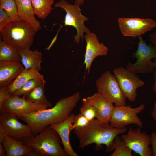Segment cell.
I'll list each match as a JSON object with an SVG mask.
<instances>
[{"mask_svg":"<svg viewBox=\"0 0 156 156\" xmlns=\"http://www.w3.org/2000/svg\"><path fill=\"white\" fill-rule=\"evenodd\" d=\"M81 98L76 92L71 96L62 98L52 108L18 117L31 128L33 136L36 135L48 126L62 122L67 118L77 106Z\"/></svg>","mask_w":156,"mask_h":156,"instance_id":"cell-1","label":"cell"},{"mask_svg":"<svg viewBox=\"0 0 156 156\" xmlns=\"http://www.w3.org/2000/svg\"><path fill=\"white\" fill-rule=\"evenodd\" d=\"M74 130L79 139L80 148L83 149L93 144L98 146L104 144L106 146V151L110 152L114 149L115 138L125 133L127 128H116L109 123H104L94 119L86 126Z\"/></svg>","mask_w":156,"mask_h":156,"instance_id":"cell-2","label":"cell"},{"mask_svg":"<svg viewBox=\"0 0 156 156\" xmlns=\"http://www.w3.org/2000/svg\"><path fill=\"white\" fill-rule=\"evenodd\" d=\"M21 140L38 156H68L61 146L59 136L49 125L37 135Z\"/></svg>","mask_w":156,"mask_h":156,"instance_id":"cell-3","label":"cell"},{"mask_svg":"<svg viewBox=\"0 0 156 156\" xmlns=\"http://www.w3.org/2000/svg\"><path fill=\"white\" fill-rule=\"evenodd\" d=\"M37 32L28 23L11 21L0 32L3 40L18 51L30 49Z\"/></svg>","mask_w":156,"mask_h":156,"instance_id":"cell-4","label":"cell"},{"mask_svg":"<svg viewBox=\"0 0 156 156\" xmlns=\"http://www.w3.org/2000/svg\"><path fill=\"white\" fill-rule=\"evenodd\" d=\"M97 92L116 105H126V98L114 75L109 71L103 73L96 81Z\"/></svg>","mask_w":156,"mask_h":156,"instance_id":"cell-5","label":"cell"},{"mask_svg":"<svg viewBox=\"0 0 156 156\" xmlns=\"http://www.w3.org/2000/svg\"><path fill=\"white\" fill-rule=\"evenodd\" d=\"M79 5L76 3L73 5L69 4L64 0H61L55 5V7L61 8L66 12L63 27L71 26L76 29L77 34L74 35V42H76L77 44L79 43L81 38L83 40L84 33L90 32L84 24V21L89 19L81 14Z\"/></svg>","mask_w":156,"mask_h":156,"instance_id":"cell-6","label":"cell"},{"mask_svg":"<svg viewBox=\"0 0 156 156\" xmlns=\"http://www.w3.org/2000/svg\"><path fill=\"white\" fill-rule=\"evenodd\" d=\"M145 107L143 104L135 108H132L130 105H116L112 112L109 124L112 127L118 129L125 128L131 124L142 128L143 124L138 114L143 111Z\"/></svg>","mask_w":156,"mask_h":156,"instance_id":"cell-7","label":"cell"},{"mask_svg":"<svg viewBox=\"0 0 156 156\" xmlns=\"http://www.w3.org/2000/svg\"><path fill=\"white\" fill-rule=\"evenodd\" d=\"M113 73L126 99L134 101L137 96V89L144 86V82L136 74L122 67L114 69Z\"/></svg>","mask_w":156,"mask_h":156,"instance_id":"cell-8","label":"cell"},{"mask_svg":"<svg viewBox=\"0 0 156 156\" xmlns=\"http://www.w3.org/2000/svg\"><path fill=\"white\" fill-rule=\"evenodd\" d=\"M118 21L120 31L125 36L138 37L156 27V21L149 18H119Z\"/></svg>","mask_w":156,"mask_h":156,"instance_id":"cell-9","label":"cell"},{"mask_svg":"<svg viewBox=\"0 0 156 156\" xmlns=\"http://www.w3.org/2000/svg\"><path fill=\"white\" fill-rule=\"evenodd\" d=\"M140 127L136 129L130 128L121 138L131 149L140 156H151L153 153L151 144V135L141 131Z\"/></svg>","mask_w":156,"mask_h":156,"instance_id":"cell-10","label":"cell"},{"mask_svg":"<svg viewBox=\"0 0 156 156\" xmlns=\"http://www.w3.org/2000/svg\"><path fill=\"white\" fill-rule=\"evenodd\" d=\"M18 119L4 111L0 112V125L7 135L21 140L34 136L30 126L21 123Z\"/></svg>","mask_w":156,"mask_h":156,"instance_id":"cell-11","label":"cell"},{"mask_svg":"<svg viewBox=\"0 0 156 156\" xmlns=\"http://www.w3.org/2000/svg\"><path fill=\"white\" fill-rule=\"evenodd\" d=\"M3 107L4 111L18 117L47 109L49 107L45 104L30 102L22 97L11 96L4 102Z\"/></svg>","mask_w":156,"mask_h":156,"instance_id":"cell-12","label":"cell"},{"mask_svg":"<svg viewBox=\"0 0 156 156\" xmlns=\"http://www.w3.org/2000/svg\"><path fill=\"white\" fill-rule=\"evenodd\" d=\"M84 37L86 45L84 63L88 74L94 59L98 56L106 55L108 49L103 43L99 42L96 35L93 32L86 33Z\"/></svg>","mask_w":156,"mask_h":156,"instance_id":"cell-13","label":"cell"},{"mask_svg":"<svg viewBox=\"0 0 156 156\" xmlns=\"http://www.w3.org/2000/svg\"><path fill=\"white\" fill-rule=\"evenodd\" d=\"M85 98L94 107L96 113V119L103 123H109L112 112L114 107L113 103L98 92Z\"/></svg>","mask_w":156,"mask_h":156,"instance_id":"cell-14","label":"cell"},{"mask_svg":"<svg viewBox=\"0 0 156 156\" xmlns=\"http://www.w3.org/2000/svg\"><path fill=\"white\" fill-rule=\"evenodd\" d=\"M75 116L74 114L72 113L67 118L62 122L49 125L56 131L59 136L64 148L68 156H78V154L73 149L70 140V127Z\"/></svg>","mask_w":156,"mask_h":156,"instance_id":"cell-15","label":"cell"},{"mask_svg":"<svg viewBox=\"0 0 156 156\" xmlns=\"http://www.w3.org/2000/svg\"><path fill=\"white\" fill-rule=\"evenodd\" d=\"M6 153V156H38L31 148L25 145L21 140H18L7 135L2 143Z\"/></svg>","mask_w":156,"mask_h":156,"instance_id":"cell-16","label":"cell"},{"mask_svg":"<svg viewBox=\"0 0 156 156\" xmlns=\"http://www.w3.org/2000/svg\"><path fill=\"white\" fill-rule=\"evenodd\" d=\"M25 69L16 62H0V87L7 86Z\"/></svg>","mask_w":156,"mask_h":156,"instance_id":"cell-17","label":"cell"},{"mask_svg":"<svg viewBox=\"0 0 156 156\" xmlns=\"http://www.w3.org/2000/svg\"><path fill=\"white\" fill-rule=\"evenodd\" d=\"M18 16L21 20L30 24L37 32L41 29V24L37 19L31 0H15Z\"/></svg>","mask_w":156,"mask_h":156,"instance_id":"cell-18","label":"cell"},{"mask_svg":"<svg viewBox=\"0 0 156 156\" xmlns=\"http://www.w3.org/2000/svg\"><path fill=\"white\" fill-rule=\"evenodd\" d=\"M20 54L22 64L25 69H34L38 71L41 70L42 62V54L37 49L33 51L25 49L18 51Z\"/></svg>","mask_w":156,"mask_h":156,"instance_id":"cell-19","label":"cell"},{"mask_svg":"<svg viewBox=\"0 0 156 156\" xmlns=\"http://www.w3.org/2000/svg\"><path fill=\"white\" fill-rule=\"evenodd\" d=\"M44 79V76L39 71L34 69L24 70L7 86L10 95L21 88L29 80L34 79Z\"/></svg>","mask_w":156,"mask_h":156,"instance_id":"cell-20","label":"cell"},{"mask_svg":"<svg viewBox=\"0 0 156 156\" xmlns=\"http://www.w3.org/2000/svg\"><path fill=\"white\" fill-rule=\"evenodd\" d=\"M138 37L137 49L133 54L136 61H148L156 58V50L153 46L147 44L141 36Z\"/></svg>","mask_w":156,"mask_h":156,"instance_id":"cell-21","label":"cell"},{"mask_svg":"<svg viewBox=\"0 0 156 156\" xmlns=\"http://www.w3.org/2000/svg\"><path fill=\"white\" fill-rule=\"evenodd\" d=\"M21 56L19 51L3 40H0V62H21Z\"/></svg>","mask_w":156,"mask_h":156,"instance_id":"cell-22","label":"cell"},{"mask_svg":"<svg viewBox=\"0 0 156 156\" xmlns=\"http://www.w3.org/2000/svg\"><path fill=\"white\" fill-rule=\"evenodd\" d=\"M35 15L39 19H45L52 10L54 0H31Z\"/></svg>","mask_w":156,"mask_h":156,"instance_id":"cell-23","label":"cell"},{"mask_svg":"<svg viewBox=\"0 0 156 156\" xmlns=\"http://www.w3.org/2000/svg\"><path fill=\"white\" fill-rule=\"evenodd\" d=\"M45 83V80L34 89L25 99L31 102L45 104L49 107L51 106L50 102L48 100L44 94Z\"/></svg>","mask_w":156,"mask_h":156,"instance_id":"cell-24","label":"cell"},{"mask_svg":"<svg viewBox=\"0 0 156 156\" xmlns=\"http://www.w3.org/2000/svg\"><path fill=\"white\" fill-rule=\"evenodd\" d=\"M155 65L151 60L148 61H136L133 63L128 62L126 68L133 73L136 74H148L154 71Z\"/></svg>","mask_w":156,"mask_h":156,"instance_id":"cell-25","label":"cell"},{"mask_svg":"<svg viewBox=\"0 0 156 156\" xmlns=\"http://www.w3.org/2000/svg\"><path fill=\"white\" fill-rule=\"evenodd\" d=\"M45 81L44 79H34L26 83L21 88L16 90L11 95L12 96H20L25 98L34 89Z\"/></svg>","mask_w":156,"mask_h":156,"instance_id":"cell-26","label":"cell"},{"mask_svg":"<svg viewBox=\"0 0 156 156\" xmlns=\"http://www.w3.org/2000/svg\"><path fill=\"white\" fill-rule=\"evenodd\" d=\"M0 7L6 11L12 21L18 22L22 20L18 16L15 0H0Z\"/></svg>","mask_w":156,"mask_h":156,"instance_id":"cell-27","label":"cell"},{"mask_svg":"<svg viewBox=\"0 0 156 156\" xmlns=\"http://www.w3.org/2000/svg\"><path fill=\"white\" fill-rule=\"evenodd\" d=\"M114 151L111 156H132L131 150L118 135L114 140Z\"/></svg>","mask_w":156,"mask_h":156,"instance_id":"cell-28","label":"cell"},{"mask_svg":"<svg viewBox=\"0 0 156 156\" xmlns=\"http://www.w3.org/2000/svg\"><path fill=\"white\" fill-rule=\"evenodd\" d=\"M80 110V113L90 121L96 118V113L94 107L88 103L85 98L82 99V104Z\"/></svg>","mask_w":156,"mask_h":156,"instance_id":"cell-29","label":"cell"},{"mask_svg":"<svg viewBox=\"0 0 156 156\" xmlns=\"http://www.w3.org/2000/svg\"><path fill=\"white\" fill-rule=\"evenodd\" d=\"M84 116L80 113L75 115L70 127V131L78 128L84 127L87 126L90 122Z\"/></svg>","mask_w":156,"mask_h":156,"instance_id":"cell-30","label":"cell"},{"mask_svg":"<svg viewBox=\"0 0 156 156\" xmlns=\"http://www.w3.org/2000/svg\"><path fill=\"white\" fill-rule=\"evenodd\" d=\"M11 21V19L6 11L0 7V32Z\"/></svg>","mask_w":156,"mask_h":156,"instance_id":"cell-31","label":"cell"},{"mask_svg":"<svg viewBox=\"0 0 156 156\" xmlns=\"http://www.w3.org/2000/svg\"><path fill=\"white\" fill-rule=\"evenodd\" d=\"M10 96L7 86L0 87V112L4 111L3 104L7 99Z\"/></svg>","mask_w":156,"mask_h":156,"instance_id":"cell-32","label":"cell"},{"mask_svg":"<svg viewBox=\"0 0 156 156\" xmlns=\"http://www.w3.org/2000/svg\"><path fill=\"white\" fill-rule=\"evenodd\" d=\"M151 144L152 146L153 156H156V133L152 132L151 135Z\"/></svg>","mask_w":156,"mask_h":156,"instance_id":"cell-33","label":"cell"},{"mask_svg":"<svg viewBox=\"0 0 156 156\" xmlns=\"http://www.w3.org/2000/svg\"><path fill=\"white\" fill-rule=\"evenodd\" d=\"M149 40L156 50V31H154L150 35Z\"/></svg>","mask_w":156,"mask_h":156,"instance_id":"cell-34","label":"cell"},{"mask_svg":"<svg viewBox=\"0 0 156 156\" xmlns=\"http://www.w3.org/2000/svg\"><path fill=\"white\" fill-rule=\"evenodd\" d=\"M63 27V26L61 24L60 25V27L58 29L57 34H56L55 36V37L52 40L51 42V44H50L49 45V46L47 47V48L45 49H44L45 50H47L49 51V50L51 47L53 45V44H54V43L55 42V41H56L57 40V38L58 33L59 32V31L60 30V29Z\"/></svg>","mask_w":156,"mask_h":156,"instance_id":"cell-35","label":"cell"},{"mask_svg":"<svg viewBox=\"0 0 156 156\" xmlns=\"http://www.w3.org/2000/svg\"><path fill=\"white\" fill-rule=\"evenodd\" d=\"M153 62L155 65V68L154 70V77L155 79V81L153 86V91L156 93V58L153 59Z\"/></svg>","mask_w":156,"mask_h":156,"instance_id":"cell-36","label":"cell"},{"mask_svg":"<svg viewBox=\"0 0 156 156\" xmlns=\"http://www.w3.org/2000/svg\"><path fill=\"white\" fill-rule=\"evenodd\" d=\"M7 135L2 126L0 125V143H1L5 137Z\"/></svg>","mask_w":156,"mask_h":156,"instance_id":"cell-37","label":"cell"},{"mask_svg":"<svg viewBox=\"0 0 156 156\" xmlns=\"http://www.w3.org/2000/svg\"><path fill=\"white\" fill-rule=\"evenodd\" d=\"M151 114L153 119L156 121V102L154 103L153 109L151 111Z\"/></svg>","mask_w":156,"mask_h":156,"instance_id":"cell-38","label":"cell"},{"mask_svg":"<svg viewBox=\"0 0 156 156\" xmlns=\"http://www.w3.org/2000/svg\"><path fill=\"white\" fill-rule=\"evenodd\" d=\"M6 155V151L2 143H0V156Z\"/></svg>","mask_w":156,"mask_h":156,"instance_id":"cell-39","label":"cell"},{"mask_svg":"<svg viewBox=\"0 0 156 156\" xmlns=\"http://www.w3.org/2000/svg\"><path fill=\"white\" fill-rule=\"evenodd\" d=\"M84 1V0H75V3L76 4L80 5L83 4Z\"/></svg>","mask_w":156,"mask_h":156,"instance_id":"cell-40","label":"cell"}]
</instances>
